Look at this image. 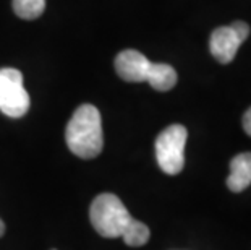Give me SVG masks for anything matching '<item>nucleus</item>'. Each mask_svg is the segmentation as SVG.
Listing matches in <instances>:
<instances>
[{
    "label": "nucleus",
    "instance_id": "39448f33",
    "mask_svg": "<svg viewBox=\"0 0 251 250\" xmlns=\"http://www.w3.org/2000/svg\"><path fill=\"white\" fill-rule=\"evenodd\" d=\"M250 36V26L245 21H235L228 26H221L212 31L209 51L221 63H230L238 52V47Z\"/></svg>",
    "mask_w": 251,
    "mask_h": 250
},
{
    "label": "nucleus",
    "instance_id": "f03ea898",
    "mask_svg": "<svg viewBox=\"0 0 251 250\" xmlns=\"http://www.w3.org/2000/svg\"><path fill=\"white\" fill-rule=\"evenodd\" d=\"M91 224L98 234L107 239L122 237L135 221L122 200L114 194H100L89 208Z\"/></svg>",
    "mask_w": 251,
    "mask_h": 250
},
{
    "label": "nucleus",
    "instance_id": "423d86ee",
    "mask_svg": "<svg viewBox=\"0 0 251 250\" xmlns=\"http://www.w3.org/2000/svg\"><path fill=\"white\" fill-rule=\"evenodd\" d=\"M152 62H149L146 56L135 49L122 51L115 58V70L122 80L128 83H141L146 82L151 72Z\"/></svg>",
    "mask_w": 251,
    "mask_h": 250
},
{
    "label": "nucleus",
    "instance_id": "0eeeda50",
    "mask_svg": "<svg viewBox=\"0 0 251 250\" xmlns=\"http://www.w3.org/2000/svg\"><path fill=\"white\" fill-rule=\"evenodd\" d=\"M251 185V153H240L230 161L227 187L235 194L243 192Z\"/></svg>",
    "mask_w": 251,
    "mask_h": 250
},
{
    "label": "nucleus",
    "instance_id": "f8f14e48",
    "mask_svg": "<svg viewBox=\"0 0 251 250\" xmlns=\"http://www.w3.org/2000/svg\"><path fill=\"white\" fill-rule=\"evenodd\" d=\"M3 232H5V224H3V221L0 220V237L3 236Z\"/></svg>",
    "mask_w": 251,
    "mask_h": 250
},
{
    "label": "nucleus",
    "instance_id": "1a4fd4ad",
    "mask_svg": "<svg viewBox=\"0 0 251 250\" xmlns=\"http://www.w3.org/2000/svg\"><path fill=\"white\" fill-rule=\"evenodd\" d=\"M46 0H13V10L20 18L34 20L44 13Z\"/></svg>",
    "mask_w": 251,
    "mask_h": 250
},
{
    "label": "nucleus",
    "instance_id": "9d476101",
    "mask_svg": "<svg viewBox=\"0 0 251 250\" xmlns=\"http://www.w3.org/2000/svg\"><path fill=\"white\" fill-rule=\"evenodd\" d=\"M149 236H151L149 227L144 224V222L135 220L131 222V226L128 227V231L122 236V239H124L126 246H130V247H141L149 241Z\"/></svg>",
    "mask_w": 251,
    "mask_h": 250
},
{
    "label": "nucleus",
    "instance_id": "7ed1b4c3",
    "mask_svg": "<svg viewBox=\"0 0 251 250\" xmlns=\"http://www.w3.org/2000/svg\"><path fill=\"white\" fill-rule=\"evenodd\" d=\"M188 132L183 125L175 124L162 130L156 138V159L165 174L175 175L185 166V145Z\"/></svg>",
    "mask_w": 251,
    "mask_h": 250
},
{
    "label": "nucleus",
    "instance_id": "6e6552de",
    "mask_svg": "<svg viewBox=\"0 0 251 250\" xmlns=\"http://www.w3.org/2000/svg\"><path fill=\"white\" fill-rule=\"evenodd\" d=\"M177 72L167 63H152L146 82L157 91H169L177 84Z\"/></svg>",
    "mask_w": 251,
    "mask_h": 250
},
{
    "label": "nucleus",
    "instance_id": "f257e3e1",
    "mask_svg": "<svg viewBox=\"0 0 251 250\" xmlns=\"http://www.w3.org/2000/svg\"><path fill=\"white\" fill-rule=\"evenodd\" d=\"M65 140L73 154L83 159L99 156L104 148L102 120L93 104H81L75 111L65 130Z\"/></svg>",
    "mask_w": 251,
    "mask_h": 250
},
{
    "label": "nucleus",
    "instance_id": "9b49d317",
    "mask_svg": "<svg viewBox=\"0 0 251 250\" xmlns=\"http://www.w3.org/2000/svg\"><path fill=\"white\" fill-rule=\"evenodd\" d=\"M243 130L248 137H251V108L243 115Z\"/></svg>",
    "mask_w": 251,
    "mask_h": 250
},
{
    "label": "nucleus",
    "instance_id": "20e7f679",
    "mask_svg": "<svg viewBox=\"0 0 251 250\" xmlns=\"http://www.w3.org/2000/svg\"><path fill=\"white\" fill-rule=\"evenodd\" d=\"M29 109V96L23 86V75L17 68H0V111L18 119Z\"/></svg>",
    "mask_w": 251,
    "mask_h": 250
}]
</instances>
